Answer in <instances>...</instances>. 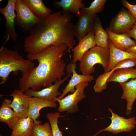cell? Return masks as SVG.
Returning a JSON list of instances; mask_svg holds the SVG:
<instances>
[{"mask_svg": "<svg viewBox=\"0 0 136 136\" xmlns=\"http://www.w3.org/2000/svg\"><path fill=\"white\" fill-rule=\"evenodd\" d=\"M73 16L62 10L53 13L35 24L24 40L27 54L42 52L52 46L66 45L70 51L75 44L71 22Z\"/></svg>", "mask_w": 136, "mask_h": 136, "instance_id": "6da1fadb", "label": "cell"}, {"mask_svg": "<svg viewBox=\"0 0 136 136\" xmlns=\"http://www.w3.org/2000/svg\"><path fill=\"white\" fill-rule=\"evenodd\" d=\"M67 48L65 44L52 46L40 53L27 54V59L37 60L38 64L22 75L19 82V89L23 92L30 89L38 91L62 79L66 69L65 63L62 58Z\"/></svg>", "mask_w": 136, "mask_h": 136, "instance_id": "7a4b0ae2", "label": "cell"}, {"mask_svg": "<svg viewBox=\"0 0 136 136\" xmlns=\"http://www.w3.org/2000/svg\"><path fill=\"white\" fill-rule=\"evenodd\" d=\"M33 61L25 59L16 50L8 49L3 45L0 49V84L5 83L11 73L22 75L26 74L34 67Z\"/></svg>", "mask_w": 136, "mask_h": 136, "instance_id": "3957f363", "label": "cell"}, {"mask_svg": "<svg viewBox=\"0 0 136 136\" xmlns=\"http://www.w3.org/2000/svg\"><path fill=\"white\" fill-rule=\"evenodd\" d=\"M109 58V48L96 45L85 53L79 61L80 70L82 74L91 75L95 72V65L99 64L103 67L105 72H107Z\"/></svg>", "mask_w": 136, "mask_h": 136, "instance_id": "277c9868", "label": "cell"}, {"mask_svg": "<svg viewBox=\"0 0 136 136\" xmlns=\"http://www.w3.org/2000/svg\"><path fill=\"white\" fill-rule=\"evenodd\" d=\"M15 10V27L24 33H28L35 24L42 21L32 13L22 0H16Z\"/></svg>", "mask_w": 136, "mask_h": 136, "instance_id": "5b68a950", "label": "cell"}, {"mask_svg": "<svg viewBox=\"0 0 136 136\" xmlns=\"http://www.w3.org/2000/svg\"><path fill=\"white\" fill-rule=\"evenodd\" d=\"M89 85L88 82L81 83L76 86L75 91L72 94L61 99L56 98L55 101L58 102L59 105L58 111L59 112L66 111L70 113L78 111V103L86 97L84 91L85 88Z\"/></svg>", "mask_w": 136, "mask_h": 136, "instance_id": "8992f818", "label": "cell"}, {"mask_svg": "<svg viewBox=\"0 0 136 136\" xmlns=\"http://www.w3.org/2000/svg\"><path fill=\"white\" fill-rule=\"evenodd\" d=\"M108 109L112 114V116L109 118L111 120V123L106 128L99 130L93 136H96L103 131L110 132L115 134L122 132H128L135 127L136 119L135 117L125 118L114 113L111 108H109Z\"/></svg>", "mask_w": 136, "mask_h": 136, "instance_id": "52a82bcc", "label": "cell"}, {"mask_svg": "<svg viewBox=\"0 0 136 136\" xmlns=\"http://www.w3.org/2000/svg\"><path fill=\"white\" fill-rule=\"evenodd\" d=\"M136 21L128 10L123 8L112 19L108 28L116 33H126L131 28Z\"/></svg>", "mask_w": 136, "mask_h": 136, "instance_id": "ba28073f", "label": "cell"}, {"mask_svg": "<svg viewBox=\"0 0 136 136\" xmlns=\"http://www.w3.org/2000/svg\"><path fill=\"white\" fill-rule=\"evenodd\" d=\"M16 2V0H8L6 6L0 9V13L4 16L6 21L5 24L6 29L3 38L7 39V41L10 37L13 41H15L18 37L15 30V24Z\"/></svg>", "mask_w": 136, "mask_h": 136, "instance_id": "9c48e42d", "label": "cell"}, {"mask_svg": "<svg viewBox=\"0 0 136 136\" xmlns=\"http://www.w3.org/2000/svg\"><path fill=\"white\" fill-rule=\"evenodd\" d=\"M96 14H92L80 10L78 16V19L73 25V31L74 36L78 42L93 29Z\"/></svg>", "mask_w": 136, "mask_h": 136, "instance_id": "30bf717a", "label": "cell"}, {"mask_svg": "<svg viewBox=\"0 0 136 136\" xmlns=\"http://www.w3.org/2000/svg\"><path fill=\"white\" fill-rule=\"evenodd\" d=\"M71 75V73H68L64 78L56 81L49 87L38 91L29 89L24 94L28 97H35L45 100L55 101L57 97L61 94L58 91L59 87Z\"/></svg>", "mask_w": 136, "mask_h": 136, "instance_id": "8fae6325", "label": "cell"}, {"mask_svg": "<svg viewBox=\"0 0 136 136\" xmlns=\"http://www.w3.org/2000/svg\"><path fill=\"white\" fill-rule=\"evenodd\" d=\"M76 63H72L67 65L66 69L68 73H72L70 80L68 83L62 90V93L57 99H61L69 92L73 93L75 91L76 86L79 84L84 82H88L94 80L93 77L91 75L87 76L78 74L76 71Z\"/></svg>", "mask_w": 136, "mask_h": 136, "instance_id": "7c38bea8", "label": "cell"}, {"mask_svg": "<svg viewBox=\"0 0 136 136\" xmlns=\"http://www.w3.org/2000/svg\"><path fill=\"white\" fill-rule=\"evenodd\" d=\"M23 93L20 89H15L11 95L13 100L10 106L19 119L28 117L29 97Z\"/></svg>", "mask_w": 136, "mask_h": 136, "instance_id": "4fadbf2b", "label": "cell"}, {"mask_svg": "<svg viewBox=\"0 0 136 136\" xmlns=\"http://www.w3.org/2000/svg\"><path fill=\"white\" fill-rule=\"evenodd\" d=\"M94 35L93 29L81 39L78 44L71 49L73 53L72 63H75L79 61L85 53L96 45Z\"/></svg>", "mask_w": 136, "mask_h": 136, "instance_id": "5bb4252c", "label": "cell"}, {"mask_svg": "<svg viewBox=\"0 0 136 136\" xmlns=\"http://www.w3.org/2000/svg\"><path fill=\"white\" fill-rule=\"evenodd\" d=\"M29 102L28 117L32 119L34 122L37 121L40 116L41 109L47 107L55 108L57 106L55 101L45 100L35 97H29Z\"/></svg>", "mask_w": 136, "mask_h": 136, "instance_id": "9a60e30c", "label": "cell"}, {"mask_svg": "<svg viewBox=\"0 0 136 136\" xmlns=\"http://www.w3.org/2000/svg\"><path fill=\"white\" fill-rule=\"evenodd\" d=\"M123 90L121 98L127 101L126 114L129 115L131 113L134 103L136 99V79L119 83Z\"/></svg>", "mask_w": 136, "mask_h": 136, "instance_id": "2e32d148", "label": "cell"}, {"mask_svg": "<svg viewBox=\"0 0 136 136\" xmlns=\"http://www.w3.org/2000/svg\"><path fill=\"white\" fill-rule=\"evenodd\" d=\"M109 48L110 58L107 72L114 69L119 62L122 61L129 59H136V54L124 51L116 47L109 39Z\"/></svg>", "mask_w": 136, "mask_h": 136, "instance_id": "e0dca14e", "label": "cell"}, {"mask_svg": "<svg viewBox=\"0 0 136 136\" xmlns=\"http://www.w3.org/2000/svg\"><path fill=\"white\" fill-rule=\"evenodd\" d=\"M105 30L114 46L121 50L126 51L130 47L136 45L135 41L126 33H116L110 30L108 28Z\"/></svg>", "mask_w": 136, "mask_h": 136, "instance_id": "ac0fdd59", "label": "cell"}, {"mask_svg": "<svg viewBox=\"0 0 136 136\" xmlns=\"http://www.w3.org/2000/svg\"><path fill=\"white\" fill-rule=\"evenodd\" d=\"M12 101L11 99H7L3 100L0 108V122L6 123L12 129L19 119L10 106Z\"/></svg>", "mask_w": 136, "mask_h": 136, "instance_id": "d6986e66", "label": "cell"}, {"mask_svg": "<svg viewBox=\"0 0 136 136\" xmlns=\"http://www.w3.org/2000/svg\"><path fill=\"white\" fill-rule=\"evenodd\" d=\"M22 0L34 15L42 20L51 14V10L46 6L42 0Z\"/></svg>", "mask_w": 136, "mask_h": 136, "instance_id": "ffe728a7", "label": "cell"}, {"mask_svg": "<svg viewBox=\"0 0 136 136\" xmlns=\"http://www.w3.org/2000/svg\"><path fill=\"white\" fill-rule=\"evenodd\" d=\"M34 124L29 117L19 119L12 129L10 136H31Z\"/></svg>", "mask_w": 136, "mask_h": 136, "instance_id": "44dd1931", "label": "cell"}, {"mask_svg": "<svg viewBox=\"0 0 136 136\" xmlns=\"http://www.w3.org/2000/svg\"><path fill=\"white\" fill-rule=\"evenodd\" d=\"M82 1V0L53 1L52 4L56 8H61L63 11L73 13L76 16H78L81 9L84 6Z\"/></svg>", "mask_w": 136, "mask_h": 136, "instance_id": "7402d4cb", "label": "cell"}, {"mask_svg": "<svg viewBox=\"0 0 136 136\" xmlns=\"http://www.w3.org/2000/svg\"><path fill=\"white\" fill-rule=\"evenodd\" d=\"M136 79V68H121L116 70L108 79L107 83L115 82L119 83L127 81L130 79Z\"/></svg>", "mask_w": 136, "mask_h": 136, "instance_id": "603a6c76", "label": "cell"}, {"mask_svg": "<svg viewBox=\"0 0 136 136\" xmlns=\"http://www.w3.org/2000/svg\"><path fill=\"white\" fill-rule=\"evenodd\" d=\"M94 39L96 45L103 48H109V37L103 28L99 18L97 16L94 24Z\"/></svg>", "mask_w": 136, "mask_h": 136, "instance_id": "cb8c5ba5", "label": "cell"}, {"mask_svg": "<svg viewBox=\"0 0 136 136\" xmlns=\"http://www.w3.org/2000/svg\"><path fill=\"white\" fill-rule=\"evenodd\" d=\"M31 136H53L49 123L42 124L41 121L38 120L34 122Z\"/></svg>", "mask_w": 136, "mask_h": 136, "instance_id": "d4e9b609", "label": "cell"}, {"mask_svg": "<svg viewBox=\"0 0 136 136\" xmlns=\"http://www.w3.org/2000/svg\"><path fill=\"white\" fill-rule=\"evenodd\" d=\"M115 71L112 69L107 72H105L100 75L96 79L93 89L96 93L101 92L106 89L107 87V81L111 75Z\"/></svg>", "mask_w": 136, "mask_h": 136, "instance_id": "484cf974", "label": "cell"}, {"mask_svg": "<svg viewBox=\"0 0 136 136\" xmlns=\"http://www.w3.org/2000/svg\"><path fill=\"white\" fill-rule=\"evenodd\" d=\"M63 116L58 112L49 113L47 114L46 117L51 125L53 136H63L58 125V118Z\"/></svg>", "mask_w": 136, "mask_h": 136, "instance_id": "4316f807", "label": "cell"}, {"mask_svg": "<svg viewBox=\"0 0 136 136\" xmlns=\"http://www.w3.org/2000/svg\"><path fill=\"white\" fill-rule=\"evenodd\" d=\"M107 0H94L88 7L85 6L82 8L81 10L88 13L96 14L102 12L104 8V6Z\"/></svg>", "mask_w": 136, "mask_h": 136, "instance_id": "83f0119b", "label": "cell"}, {"mask_svg": "<svg viewBox=\"0 0 136 136\" xmlns=\"http://www.w3.org/2000/svg\"><path fill=\"white\" fill-rule=\"evenodd\" d=\"M121 2L122 5L127 9L136 21V5H132L126 0H121Z\"/></svg>", "mask_w": 136, "mask_h": 136, "instance_id": "f1b7e54d", "label": "cell"}, {"mask_svg": "<svg viewBox=\"0 0 136 136\" xmlns=\"http://www.w3.org/2000/svg\"><path fill=\"white\" fill-rule=\"evenodd\" d=\"M126 33L131 38H133L136 43V21L131 28Z\"/></svg>", "mask_w": 136, "mask_h": 136, "instance_id": "f546056e", "label": "cell"}, {"mask_svg": "<svg viewBox=\"0 0 136 136\" xmlns=\"http://www.w3.org/2000/svg\"><path fill=\"white\" fill-rule=\"evenodd\" d=\"M126 51L131 53L136 54V45L130 47Z\"/></svg>", "mask_w": 136, "mask_h": 136, "instance_id": "4dcf8cb0", "label": "cell"}, {"mask_svg": "<svg viewBox=\"0 0 136 136\" xmlns=\"http://www.w3.org/2000/svg\"><path fill=\"white\" fill-rule=\"evenodd\" d=\"M0 136H2L1 135H0Z\"/></svg>", "mask_w": 136, "mask_h": 136, "instance_id": "1f68e13d", "label": "cell"}, {"mask_svg": "<svg viewBox=\"0 0 136 136\" xmlns=\"http://www.w3.org/2000/svg\"></svg>", "mask_w": 136, "mask_h": 136, "instance_id": "d6a6232c", "label": "cell"}]
</instances>
